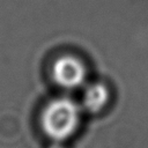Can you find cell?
Returning <instances> with one entry per match:
<instances>
[{
	"instance_id": "1",
	"label": "cell",
	"mask_w": 148,
	"mask_h": 148,
	"mask_svg": "<svg viewBox=\"0 0 148 148\" xmlns=\"http://www.w3.org/2000/svg\"><path fill=\"white\" fill-rule=\"evenodd\" d=\"M81 105L68 97H57L50 101L40 114L43 133L52 141L62 142L72 136L80 124Z\"/></svg>"
},
{
	"instance_id": "2",
	"label": "cell",
	"mask_w": 148,
	"mask_h": 148,
	"mask_svg": "<svg viewBox=\"0 0 148 148\" xmlns=\"http://www.w3.org/2000/svg\"><path fill=\"white\" fill-rule=\"evenodd\" d=\"M53 81L65 89H75L84 83L87 69L84 64L74 56H62L52 65Z\"/></svg>"
},
{
	"instance_id": "3",
	"label": "cell",
	"mask_w": 148,
	"mask_h": 148,
	"mask_svg": "<svg viewBox=\"0 0 148 148\" xmlns=\"http://www.w3.org/2000/svg\"><path fill=\"white\" fill-rule=\"evenodd\" d=\"M108 99L109 90L106 86L101 82H95L84 89L81 98V108L89 113H97L106 105Z\"/></svg>"
},
{
	"instance_id": "4",
	"label": "cell",
	"mask_w": 148,
	"mask_h": 148,
	"mask_svg": "<svg viewBox=\"0 0 148 148\" xmlns=\"http://www.w3.org/2000/svg\"><path fill=\"white\" fill-rule=\"evenodd\" d=\"M49 148H65V147L61 145V142H59V141H53V143H52Z\"/></svg>"
}]
</instances>
